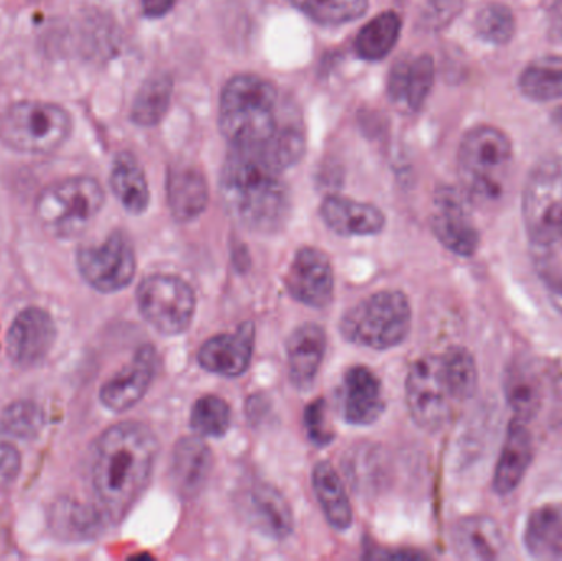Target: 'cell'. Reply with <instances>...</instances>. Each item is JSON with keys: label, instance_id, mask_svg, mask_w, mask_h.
<instances>
[{"label": "cell", "instance_id": "2", "mask_svg": "<svg viewBox=\"0 0 562 561\" xmlns=\"http://www.w3.org/2000/svg\"><path fill=\"white\" fill-rule=\"evenodd\" d=\"M281 175L262 145H231L221 173V197L231 216L252 233L280 231L291 211Z\"/></svg>", "mask_w": 562, "mask_h": 561}, {"label": "cell", "instance_id": "22", "mask_svg": "<svg viewBox=\"0 0 562 561\" xmlns=\"http://www.w3.org/2000/svg\"><path fill=\"white\" fill-rule=\"evenodd\" d=\"M533 460V438L527 428V422L514 418L508 425L507 437L498 457L494 474V491L498 496L514 493Z\"/></svg>", "mask_w": 562, "mask_h": 561}, {"label": "cell", "instance_id": "26", "mask_svg": "<svg viewBox=\"0 0 562 561\" xmlns=\"http://www.w3.org/2000/svg\"><path fill=\"white\" fill-rule=\"evenodd\" d=\"M524 542L533 559L562 560V504L535 509L528 516Z\"/></svg>", "mask_w": 562, "mask_h": 561}, {"label": "cell", "instance_id": "32", "mask_svg": "<svg viewBox=\"0 0 562 561\" xmlns=\"http://www.w3.org/2000/svg\"><path fill=\"white\" fill-rule=\"evenodd\" d=\"M104 520V514L98 506H82L76 501L65 500L53 507V527L65 539H89L101 529Z\"/></svg>", "mask_w": 562, "mask_h": 561}, {"label": "cell", "instance_id": "24", "mask_svg": "<svg viewBox=\"0 0 562 561\" xmlns=\"http://www.w3.org/2000/svg\"><path fill=\"white\" fill-rule=\"evenodd\" d=\"M452 547L462 560H497L504 556L505 537L497 520L471 516L456 524Z\"/></svg>", "mask_w": 562, "mask_h": 561}, {"label": "cell", "instance_id": "29", "mask_svg": "<svg viewBox=\"0 0 562 561\" xmlns=\"http://www.w3.org/2000/svg\"><path fill=\"white\" fill-rule=\"evenodd\" d=\"M173 79L168 72H155L145 79L135 96L131 117L140 127L160 124L170 108Z\"/></svg>", "mask_w": 562, "mask_h": 561}, {"label": "cell", "instance_id": "13", "mask_svg": "<svg viewBox=\"0 0 562 561\" xmlns=\"http://www.w3.org/2000/svg\"><path fill=\"white\" fill-rule=\"evenodd\" d=\"M58 329L48 312L38 306L22 310L7 332V356L19 368L42 364L55 346Z\"/></svg>", "mask_w": 562, "mask_h": 561}, {"label": "cell", "instance_id": "20", "mask_svg": "<svg viewBox=\"0 0 562 561\" xmlns=\"http://www.w3.org/2000/svg\"><path fill=\"white\" fill-rule=\"evenodd\" d=\"M326 329L316 323L297 326L286 343L290 381L300 391H306L316 381L326 355Z\"/></svg>", "mask_w": 562, "mask_h": 561}, {"label": "cell", "instance_id": "5", "mask_svg": "<svg viewBox=\"0 0 562 561\" xmlns=\"http://www.w3.org/2000/svg\"><path fill=\"white\" fill-rule=\"evenodd\" d=\"M105 203L101 183L91 177H69L48 184L36 198L35 214L43 229L71 239L88 229Z\"/></svg>", "mask_w": 562, "mask_h": 561}, {"label": "cell", "instance_id": "4", "mask_svg": "<svg viewBox=\"0 0 562 561\" xmlns=\"http://www.w3.org/2000/svg\"><path fill=\"white\" fill-rule=\"evenodd\" d=\"M412 305L400 290H380L344 313L340 333L346 341L373 351H389L412 332Z\"/></svg>", "mask_w": 562, "mask_h": 561}, {"label": "cell", "instance_id": "3", "mask_svg": "<svg viewBox=\"0 0 562 561\" xmlns=\"http://www.w3.org/2000/svg\"><path fill=\"white\" fill-rule=\"evenodd\" d=\"M277 102L272 82L256 75L234 76L221 94V132L231 145L266 144L280 127Z\"/></svg>", "mask_w": 562, "mask_h": 561}, {"label": "cell", "instance_id": "12", "mask_svg": "<svg viewBox=\"0 0 562 561\" xmlns=\"http://www.w3.org/2000/svg\"><path fill=\"white\" fill-rule=\"evenodd\" d=\"M431 229L436 239L456 256L472 257L477 253L481 236L464 197L454 188L445 187L436 191Z\"/></svg>", "mask_w": 562, "mask_h": 561}, {"label": "cell", "instance_id": "9", "mask_svg": "<svg viewBox=\"0 0 562 561\" xmlns=\"http://www.w3.org/2000/svg\"><path fill=\"white\" fill-rule=\"evenodd\" d=\"M138 312L145 322L164 336L187 332L196 315L193 287L173 273L145 277L137 290Z\"/></svg>", "mask_w": 562, "mask_h": 561}, {"label": "cell", "instance_id": "17", "mask_svg": "<svg viewBox=\"0 0 562 561\" xmlns=\"http://www.w3.org/2000/svg\"><path fill=\"white\" fill-rule=\"evenodd\" d=\"M386 402L383 388L375 372L367 366H353L344 374L340 388V412L347 424L356 427L375 424Z\"/></svg>", "mask_w": 562, "mask_h": 561}, {"label": "cell", "instance_id": "28", "mask_svg": "<svg viewBox=\"0 0 562 561\" xmlns=\"http://www.w3.org/2000/svg\"><path fill=\"white\" fill-rule=\"evenodd\" d=\"M505 397L514 417L530 422L540 411L541 382L537 371L527 362H515L505 374Z\"/></svg>", "mask_w": 562, "mask_h": 561}, {"label": "cell", "instance_id": "15", "mask_svg": "<svg viewBox=\"0 0 562 561\" xmlns=\"http://www.w3.org/2000/svg\"><path fill=\"white\" fill-rule=\"evenodd\" d=\"M158 362L160 359L154 345L140 346L132 361L102 385L99 391L101 404L114 414L134 408L154 384Z\"/></svg>", "mask_w": 562, "mask_h": 561}, {"label": "cell", "instance_id": "25", "mask_svg": "<svg viewBox=\"0 0 562 561\" xmlns=\"http://www.w3.org/2000/svg\"><path fill=\"white\" fill-rule=\"evenodd\" d=\"M313 490L327 523L336 530H349L353 524L352 504L339 473L329 461H319L313 470Z\"/></svg>", "mask_w": 562, "mask_h": 561}, {"label": "cell", "instance_id": "7", "mask_svg": "<svg viewBox=\"0 0 562 561\" xmlns=\"http://www.w3.org/2000/svg\"><path fill=\"white\" fill-rule=\"evenodd\" d=\"M71 132V115L53 102H15L0 114V142L22 154H53Z\"/></svg>", "mask_w": 562, "mask_h": 561}, {"label": "cell", "instance_id": "41", "mask_svg": "<svg viewBox=\"0 0 562 561\" xmlns=\"http://www.w3.org/2000/svg\"><path fill=\"white\" fill-rule=\"evenodd\" d=\"M409 61H396L389 76V94L393 101L405 99L406 82H408Z\"/></svg>", "mask_w": 562, "mask_h": 561}, {"label": "cell", "instance_id": "43", "mask_svg": "<svg viewBox=\"0 0 562 561\" xmlns=\"http://www.w3.org/2000/svg\"><path fill=\"white\" fill-rule=\"evenodd\" d=\"M177 0H142V9L144 13L150 19H158V16L167 15L175 7Z\"/></svg>", "mask_w": 562, "mask_h": 561}, {"label": "cell", "instance_id": "38", "mask_svg": "<svg viewBox=\"0 0 562 561\" xmlns=\"http://www.w3.org/2000/svg\"><path fill=\"white\" fill-rule=\"evenodd\" d=\"M432 85H435V61L431 56L422 55L409 61L405 96L409 108L415 111L422 109L431 92Z\"/></svg>", "mask_w": 562, "mask_h": 561}, {"label": "cell", "instance_id": "40", "mask_svg": "<svg viewBox=\"0 0 562 561\" xmlns=\"http://www.w3.org/2000/svg\"><path fill=\"white\" fill-rule=\"evenodd\" d=\"M22 470V455L13 445L0 444V490L12 486Z\"/></svg>", "mask_w": 562, "mask_h": 561}, {"label": "cell", "instance_id": "23", "mask_svg": "<svg viewBox=\"0 0 562 561\" xmlns=\"http://www.w3.org/2000/svg\"><path fill=\"white\" fill-rule=\"evenodd\" d=\"M168 206L178 223H190L206 211L210 184L193 165H175L167 177Z\"/></svg>", "mask_w": 562, "mask_h": 561}, {"label": "cell", "instance_id": "19", "mask_svg": "<svg viewBox=\"0 0 562 561\" xmlns=\"http://www.w3.org/2000/svg\"><path fill=\"white\" fill-rule=\"evenodd\" d=\"M324 224L344 237L376 236L385 229V214L370 203L330 194L319 207Z\"/></svg>", "mask_w": 562, "mask_h": 561}, {"label": "cell", "instance_id": "35", "mask_svg": "<svg viewBox=\"0 0 562 561\" xmlns=\"http://www.w3.org/2000/svg\"><path fill=\"white\" fill-rule=\"evenodd\" d=\"M190 425L201 437H224L231 427L229 404L220 395H203L191 408Z\"/></svg>", "mask_w": 562, "mask_h": 561}, {"label": "cell", "instance_id": "31", "mask_svg": "<svg viewBox=\"0 0 562 561\" xmlns=\"http://www.w3.org/2000/svg\"><path fill=\"white\" fill-rule=\"evenodd\" d=\"M402 32V20L398 13L383 12L370 20L357 35L356 53L367 61H379L385 58L398 42Z\"/></svg>", "mask_w": 562, "mask_h": 561}, {"label": "cell", "instance_id": "6", "mask_svg": "<svg viewBox=\"0 0 562 561\" xmlns=\"http://www.w3.org/2000/svg\"><path fill=\"white\" fill-rule=\"evenodd\" d=\"M514 160L510 138L494 125L471 128L459 147V175L471 197L497 200Z\"/></svg>", "mask_w": 562, "mask_h": 561}, {"label": "cell", "instance_id": "30", "mask_svg": "<svg viewBox=\"0 0 562 561\" xmlns=\"http://www.w3.org/2000/svg\"><path fill=\"white\" fill-rule=\"evenodd\" d=\"M521 94L533 102L562 99V56H544L521 71Z\"/></svg>", "mask_w": 562, "mask_h": 561}, {"label": "cell", "instance_id": "8", "mask_svg": "<svg viewBox=\"0 0 562 561\" xmlns=\"http://www.w3.org/2000/svg\"><path fill=\"white\" fill-rule=\"evenodd\" d=\"M406 407L413 422L426 431H439L464 404L441 355L423 356L413 362L405 382Z\"/></svg>", "mask_w": 562, "mask_h": 561}, {"label": "cell", "instance_id": "39", "mask_svg": "<svg viewBox=\"0 0 562 561\" xmlns=\"http://www.w3.org/2000/svg\"><path fill=\"white\" fill-rule=\"evenodd\" d=\"M304 427L307 438L316 447H327L334 440V431L327 424V408L324 399H316L304 411Z\"/></svg>", "mask_w": 562, "mask_h": 561}, {"label": "cell", "instance_id": "1", "mask_svg": "<svg viewBox=\"0 0 562 561\" xmlns=\"http://www.w3.org/2000/svg\"><path fill=\"white\" fill-rule=\"evenodd\" d=\"M158 451L157 435L140 422L112 425L95 440L91 486L108 523H121L147 491Z\"/></svg>", "mask_w": 562, "mask_h": 561}, {"label": "cell", "instance_id": "10", "mask_svg": "<svg viewBox=\"0 0 562 561\" xmlns=\"http://www.w3.org/2000/svg\"><path fill=\"white\" fill-rule=\"evenodd\" d=\"M524 221L530 249L562 240V160L537 165L524 190Z\"/></svg>", "mask_w": 562, "mask_h": 561}, {"label": "cell", "instance_id": "44", "mask_svg": "<svg viewBox=\"0 0 562 561\" xmlns=\"http://www.w3.org/2000/svg\"><path fill=\"white\" fill-rule=\"evenodd\" d=\"M551 29H553L554 38H557L562 45V3L560 9H558L557 15H554Z\"/></svg>", "mask_w": 562, "mask_h": 561}, {"label": "cell", "instance_id": "18", "mask_svg": "<svg viewBox=\"0 0 562 561\" xmlns=\"http://www.w3.org/2000/svg\"><path fill=\"white\" fill-rule=\"evenodd\" d=\"M213 451L201 435L183 437L175 445L170 461V480L184 500L200 496L213 470Z\"/></svg>", "mask_w": 562, "mask_h": 561}, {"label": "cell", "instance_id": "33", "mask_svg": "<svg viewBox=\"0 0 562 561\" xmlns=\"http://www.w3.org/2000/svg\"><path fill=\"white\" fill-rule=\"evenodd\" d=\"M297 10L319 25L353 22L369 9V0H290Z\"/></svg>", "mask_w": 562, "mask_h": 561}, {"label": "cell", "instance_id": "27", "mask_svg": "<svg viewBox=\"0 0 562 561\" xmlns=\"http://www.w3.org/2000/svg\"><path fill=\"white\" fill-rule=\"evenodd\" d=\"M112 193L127 213L144 214L150 204L147 178L134 155L122 152L115 157L111 170Z\"/></svg>", "mask_w": 562, "mask_h": 561}, {"label": "cell", "instance_id": "36", "mask_svg": "<svg viewBox=\"0 0 562 561\" xmlns=\"http://www.w3.org/2000/svg\"><path fill=\"white\" fill-rule=\"evenodd\" d=\"M475 33L479 38L491 45H507L517 32V20L510 7L501 2L487 3L479 10L474 20Z\"/></svg>", "mask_w": 562, "mask_h": 561}, {"label": "cell", "instance_id": "37", "mask_svg": "<svg viewBox=\"0 0 562 561\" xmlns=\"http://www.w3.org/2000/svg\"><path fill=\"white\" fill-rule=\"evenodd\" d=\"M531 250V260L554 308L562 315V240Z\"/></svg>", "mask_w": 562, "mask_h": 561}, {"label": "cell", "instance_id": "11", "mask_svg": "<svg viewBox=\"0 0 562 561\" xmlns=\"http://www.w3.org/2000/svg\"><path fill=\"white\" fill-rule=\"evenodd\" d=\"M76 266L85 282L99 293L127 289L137 272L134 244L124 231H114L101 244L85 246L76 253Z\"/></svg>", "mask_w": 562, "mask_h": 561}, {"label": "cell", "instance_id": "16", "mask_svg": "<svg viewBox=\"0 0 562 561\" xmlns=\"http://www.w3.org/2000/svg\"><path fill=\"white\" fill-rule=\"evenodd\" d=\"M256 349V325L252 322L237 326L236 332L223 333L207 339L200 351L198 362L204 371L223 378L236 379L246 374Z\"/></svg>", "mask_w": 562, "mask_h": 561}, {"label": "cell", "instance_id": "34", "mask_svg": "<svg viewBox=\"0 0 562 561\" xmlns=\"http://www.w3.org/2000/svg\"><path fill=\"white\" fill-rule=\"evenodd\" d=\"M45 427V412L33 401H16L0 417V434L15 440H35Z\"/></svg>", "mask_w": 562, "mask_h": 561}, {"label": "cell", "instance_id": "42", "mask_svg": "<svg viewBox=\"0 0 562 561\" xmlns=\"http://www.w3.org/2000/svg\"><path fill=\"white\" fill-rule=\"evenodd\" d=\"M462 0H431L429 2V20L432 25H445L449 20L454 19L456 13L461 10Z\"/></svg>", "mask_w": 562, "mask_h": 561}, {"label": "cell", "instance_id": "14", "mask_svg": "<svg viewBox=\"0 0 562 561\" xmlns=\"http://www.w3.org/2000/svg\"><path fill=\"white\" fill-rule=\"evenodd\" d=\"M284 285L296 302L310 308H326L334 296V270L329 257L316 247H301L288 267Z\"/></svg>", "mask_w": 562, "mask_h": 561}, {"label": "cell", "instance_id": "21", "mask_svg": "<svg viewBox=\"0 0 562 561\" xmlns=\"http://www.w3.org/2000/svg\"><path fill=\"white\" fill-rule=\"evenodd\" d=\"M247 519L270 539L284 540L293 532L294 517L286 497L269 483H254L244 496Z\"/></svg>", "mask_w": 562, "mask_h": 561}]
</instances>
